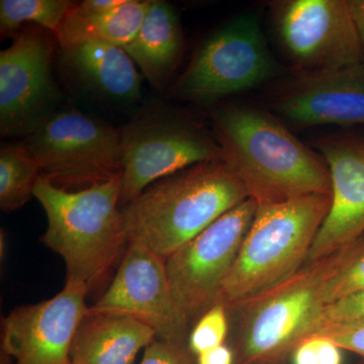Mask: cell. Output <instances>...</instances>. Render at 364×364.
Here are the masks:
<instances>
[{
    "instance_id": "obj_10",
    "label": "cell",
    "mask_w": 364,
    "mask_h": 364,
    "mask_svg": "<svg viewBox=\"0 0 364 364\" xmlns=\"http://www.w3.org/2000/svg\"><path fill=\"white\" fill-rule=\"evenodd\" d=\"M277 37L303 73L364 65L363 48L347 0L273 2Z\"/></svg>"
},
{
    "instance_id": "obj_21",
    "label": "cell",
    "mask_w": 364,
    "mask_h": 364,
    "mask_svg": "<svg viewBox=\"0 0 364 364\" xmlns=\"http://www.w3.org/2000/svg\"><path fill=\"white\" fill-rule=\"evenodd\" d=\"M73 4L68 0H1V35H13L26 23H36L56 33Z\"/></svg>"
},
{
    "instance_id": "obj_6",
    "label": "cell",
    "mask_w": 364,
    "mask_h": 364,
    "mask_svg": "<svg viewBox=\"0 0 364 364\" xmlns=\"http://www.w3.org/2000/svg\"><path fill=\"white\" fill-rule=\"evenodd\" d=\"M259 18L247 11L228 21L203 41L177 83L181 97L210 104L279 76Z\"/></svg>"
},
{
    "instance_id": "obj_29",
    "label": "cell",
    "mask_w": 364,
    "mask_h": 364,
    "mask_svg": "<svg viewBox=\"0 0 364 364\" xmlns=\"http://www.w3.org/2000/svg\"><path fill=\"white\" fill-rule=\"evenodd\" d=\"M364 54V0H347Z\"/></svg>"
},
{
    "instance_id": "obj_18",
    "label": "cell",
    "mask_w": 364,
    "mask_h": 364,
    "mask_svg": "<svg viewBox=\"0 0 364 364\" xmlns=\"http://www.w3.org/2000/svg\"><path fill=\"white\" fill-rule=\"evenodd\" d=\"M183 47V33L176 9L168 2L152 0L135 37L122 48L148 81L161 87L178 65Z\"/></svg>"
},
{
    "instance_id": "obj_14",
    "label": "cell",
    "mask_w": 364,
    "mask_h": 364,
    "mask_svg": "<svg viewBox=\"0 0 364 364\" xmlns=\"http://www.w3.org/2000/svg\"><path fill=\"white\" fill-rule=\"evenodd\" d=\"M317 146L329 168L331 205L308 262L338 252L364 235V136H329Z\"/></svg>"
},
{
    "instance_id": "obj_7",
    "label": "cell",
    "mask_w": 364,
    "mask_h": 364,
    "mask_svg": "<svg viewBox=\"0 0 364 364\" xmlns=\"http://www.w3.org/2000/svg\"><path fill=\"white\" fill-rule=\"evenodd\" d=\"M26 146L39 163L41 176L69 191L122 174L121 131L79 112H53L28 135Z\"/></svg>"
},
{
    "instance_id": "obj_25",
    "label": "cell",
    "mask_w": 364,
    "mask_h": 364,
    "mask_svg": "<svg viewBox=\"0 0 364 364\" xmlns=\"http://www.w3.org/2000/svg\"><path fill=\"white\" fill-rule=\"evenodd\" d=\"M355 323H364V291L326 306L318 328L328 324Z\"/></svg>"
},
{
    "instance_id": "obj_16",
    "label": "cell",
    "mask_w": 364,
    "mask_h": 364,
    "mask_svg": "<svg viewBox=\"0 0 364 364\" xmlns=\"http://www.w3.org/2000/svg\"><path fill=\"white\" fill-rule=\"evenodd\" d=\"M157 338L156 332L138 318L88 308L77 328L70 351L73 364H133L141 349Z\"/></svg>"
},
{
    "instance_id": "obj_27",
    "label": "cell",
    "mask_w": 364,
    "mask_h": 364,
    "mask_svg": "<svg viewBox=\"0 0 364 364\" xmlns=\"http://www.w3.org/2000/svg\"><path fill=\"white\" fill-rule=\"evenodd\" d=\"M191 353L184 344L155 339L146 347L139 364H193Z\"/></svg>"
},
{
    "instance_id": "obj_3",
    "label": "cell",
    "mask_w": 364,
    "mask_h": 364,
    "mask_svg": "<svg viewBox=\"0 0 364 364\" xmlns=\"http://www.w3.org/2000/svg\"><path fill=\"white\" fill-rule=\"evenodd\" d=\"M249 198L223 161L195 165L160 179L122 208L129 241L165 260L221 215Z\"/></svg>"
},
{
    "instance_id": "obj_23",
    "label": "cell",
    "mask_w": 364,
    "mask_h": 364,
    "mask_svg": "<svg viewBox=\"0 0 364 364\" xmlns=\"http://www.w3.org/2000/svg\"><path fill=\"white\" fill-rule=\"evenodd\" d=\"M230 313L221 303L208 309L193 323L189 331L188 348L198 356L205 352L226 344L230 330Z\"/></svg>"
},
{
    "instance_id": "obj_1",
    "label": "cell",
    "mask_w": 364,
    "mask_h": 364,
    "mask_svg": "<svg viewBox=\"0 0 364 364\" xmlns=\"http://www.w3.org/2000/svg\"><path fill=\"white\" fill-rule=\"evenodd\" d=\"M213 119L223 161L258 205L331 196L324 158L306 147L269 112L232 105L219 109Z\"/></svg>"
},
{
    "instance_id": "obj_13",
    "label": "cell",
    "mask_w": 364,
    "mask_h": 364,
    "mask_svg": "<svg viewBox=\"0 0 364 364\" xmlns=\"http://www.w3.org/2000/svg\"><path fill=\"white\" fill-rule=\"evenodd\" d=\"M52 47L41 33H18L0 53V130L4 136L31 133L53 114L57 88Z\"/></svg>"
},
{
    "instance_id": "obj_19",
    "label": "cell",
    "mask_w": 364,
    "mask_h": 364,
    "mask_svg": "<svg viewBox=\"0 0 364 364\" xmlns=\"http://www.w3.org/2000/svg\"><path fill=\"white\" fill-rule=\"evenodd\" d=\"M151 4L152 0H124L121 6L109 9L74 4L55 36L62 49L85 42L123 47L135 37Z\"/></svg>"
},
{
    "instance_id": "obj_12",
    "label": "cell",
    "mask_w": 364,
    "mask_h": 364,
    "mask_svg": "<svg viewBox=\"0 0 364 364\" xmlns=\"http://www.w3.org/2000/svg\"><path fill=\"white\" fill-rule=\"evenodd\" d=\"M88 289L66 282L56 296L16 306L2 321L1 345L16 364H69L74 336L87 313Z\"/></svg>"
},
{
    "instance_id": "obj_30",
    "label": "cell",
    "mask_w": 364,
    "mask_h": 364,
    "mask_svg": "<svg viewBox=\"0 0 364 364\" xmlns=\"http://www.w3.org/2000/svg\"><path fill=\"white\" fill-rule=\"evenodd\" d=\"M69 364H73V363H69Z\"/></svg>"
},
{
    "instance_id": "obj_24",
    "label": "cell",
    "mask_w": 364,
    "mask_h": 364,
    "mask_svg": "<svg viewBox=\"0 0 364 364\" xmlns=\"http://www.w3.org/2000/svg\"><path fill=\"white\" fill-rule=\"evenodd\" d=\"M342 350L331 339L314 334L299 342L291 358L293 364H342Z\"/></svg>"
},
{
    "instance_id": "obj_4",
    "label": "cell",
    "mask_w": 364,
    "mask_h": 364,
    "mask_svg": "<svg viewBox=\"0 0 364 364\" xmlns=\"http://www.w3.org/2000/svg\"><path fill=\"white\" fill-rule=\"evenodd\" d=\"M330 205L331 196L326 195L258 205L219 303L233 308L298 272L308 262Z\"/></svg>"
},
{
    "instance_id": "obj_11",
    "label": "cell",
    "mask_w": 364,
    "mask_h": 364,
    "mask_svg": "<svg viewBox=\"0 0 364 364\" xmlns=\"http://www.w3.org/2000/svg\"><path fill=\"white\" fill-rule=\"evenodd\" d=\"M90 308L138 318L158 339L184 344L188 338L191 324L174 298L164 258L139 242L129 241L111 284Z\"/></svg>"
},
{
    "instance_id": "obj_9",
    "label": "cell",
    "mask_w": 364,
    "mask_h": 364,
    "mask_svg": "<svg viewBox=\"0 0 364 364\" xmlns=\"http://www.w3.org/2000/svg\"><path fill=\"white\" fill-rule=\"evenodd\" d=\"M257 208L248 198L165 260L174 298L189 324L219 303Z\"/></svg>"
},
{
    "instance_id": "obj_8",
    "label": "cell",
    "mask_w": 364,
    "mask_h": 364,
    "mask_svg": "<svg viewBox=\"0 0 364 364\" xmlns=\"http://www.w3.org/2000/svg\"><path fill=\"white\" fill-rule=\"evenodd\" d=\"M121 208L148 186L182 170L223 160L221 146L188 119L172 114L138 117L121 131Z\"/></svg>"
},
{
    "instance_id": "obj_26",
    "label": "cell",
    "mask_w": 364,
    "mask_h": 364,
    "mask_svg": "<svg viewBox=\"0 0 364 364\" xmlns=\"http://www.w3.org/2000/svg\"><path fill=\"white\" fill-rule=\"evenodd\" d=\"M314 334L323 335L343 350L354 352L364 358V323L321 326Z\"/></svg>"
},
{
    "instance_id": "obj_15",
    "label": "cell",
    "mask_w": 364,
    "mask_h": 364,
    "mask_svg": "<svg viewBox=\"0 0 364 364\" xmlns=\"http://www.w3.org/2000/svg\"><path fill=\"white\" fill-rule=\"evenodd\" d=\"M272 109L301 127L364 124V65L299 72L274 98Z\"/></svg>"
},
{
    "instance_id": "obj_28",
    "label": "cell",
    "mask_w": 364,
    "mask_h": 364,
    "mask_svg": "<svg viewBox=\"0 0 364 364\" xmlns=\"http://www.w3.org/2000/svg\"><path fill=\"white\" fill-rule=\"evenodd\" d=\"M235 352L227 344L198 356L196 364H234Z\"/></svg>"
},
{
    "instance_id": "obj_5",
    "label": "cell",
    "mask_w": 364,
    "mask_h": 364,
    "mask_svg": "<svg viewBox=\"0 0 364 364\" xmlns=\"http://www.w3.org/2000/svg\"><path fill=\"white\" fill-rule=\"evenodd\" d=\"M341 250L312 262L247 301L228 309L236 321L239 364H280L317 330L325 287Z\"/></svg>"
},
{
    "instance_id": "obj_17",
    "label": "cell",
    "mask_w": 364,
    "mask_h": 364,
    "mask_svg": "<svg viewBox=\"0 0 364 364\" xmlns=\"http://www.w3.org/2000/svg\"><path fill=\"white\" fill-rule=\"evenodd\" d=\"M64 65L91 90L112 100L134 102L141 97V76L119 46L85 42L62 49Z\"/></svg>"
},
{
    "instance_id": "obj_2",
    "label": "cell",
    "mask_w": 364,
    "mask_h": 364,
    "mask_svg": "<svg viewBox=\"0 0 364 364\" xmlns=\"http://www.w3.org/2000/svg\"><path fill=\"white\" fill-rule=\"evenodd\" d=\"M121 177L69 191L41 176L33 191L48 220L41 240L64 260L66 282L88 291L121 263L128 247L119 205Z\"/></svg>"
},
{
    "instance_id": "obj_20",
    "label": "cell",
    "mask_w": 364,
    "mask_h": 364,
    "mask_svg": "<svg viewBox=\"0 0 364 364\" xmlns=\"http://www.w3.org/2000/svg\"><path fill=\"white\" fill-rule=\"evenodd\" d=\"M41 167L26 145L4 146L0 151V208L20 210L33 196Z\"/></svg>"
},
{
    "instance_id": "obj_22",
    "label": "cell",
    "mask_w": 364,
    "mask_h": 364,
    "mask_svg": "<svg viewBox=\"0 0 364 364\" xmlns=\"http://www.w3.org/2000/svg\"><path fill=\"white\" fill-rule=\"evenodd\" d=\"M364 291V235L341 256L325 287L326 306Z\"/></svg>"
}]
</instances>
